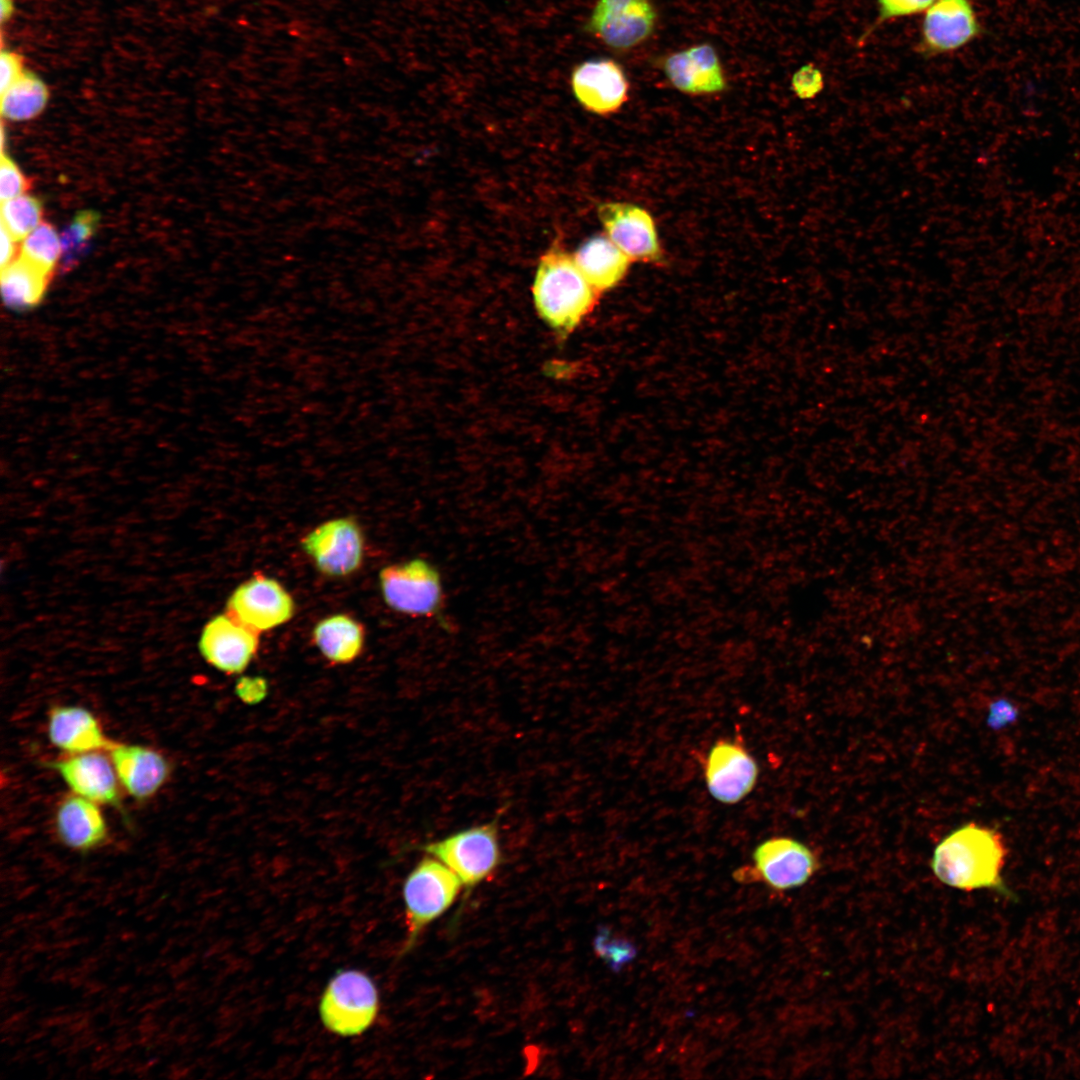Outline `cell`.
Segmentation results:
<instances>
[{
	"label": "cell",
	"mask_w": 1080,
	"mask_h": 1080,
	"mask_svg": "<svg viewBox=\"0 0 1080 1080\" xmlns=\"http://www.w3.org/2000/svg\"><path fill=\"white\" fill-rule=\"evenodd\" d=\"M54 825L59 841L73 851L95 850L108 839V826L99 804L73 793L57 805Z\"/></svg>",
	"instance_id": "obj_20"
},
{
	"label": "cell",
	"mask_w": 1080,
	"mask_h": 1080,
	"mask_svg": "<svg viewBox=\"0 0 1080 1080\" xmlns=\"http://www.w3.org/2000/svg\"><path fill=\"white\" fill-rule=\"evenodd\" d=\"M589 283L600 293L615 287L626 275L630 258L607 235H594L573 254Z\"/></svg>",
	"instance_id": "obj_21"
},
{
	"label": "cell",
	"mask_w": 1080,
	"mask_h": 1080,
	"mask_svg": "<svg viewBox=\"0 0 1080 1080\" xmlns=\"http://www.w3.org/2000/svg\"><path fill=\"white\" fill-rule=\"evenodd\" d=\"M49 93L45 83L36 75L24 74L1 93V114L10 121H26L37 117L45 108Z\"/></svg>",
	"instance_id": "obj_24"
},
{
	"label": "cell",
	"mask_w": 1080,
	"mask_h": 1080,
	"mask_svg": "<svg viewBox=\"0 0 1080 1080\" xmlns=\"http://www.w3.org/2000/svg\"><path fill=\"white\" fill-rule=\"evenodd\" d=\"M981 31L972 0H936L923 13L916 48L926 58L950 54L970 44Z\"/></svg>",
	"instance_id": "obj_10"
},
{
	"label": "cell",
	"mask_w": 1080,
	"mask_h": 1080,
	"mask_svg": "<svg viewBox=\"0 0 1080 1080\" xmlns=\"http://www.w3.org/2000/svg\"><path fill=\"white\" fill-rule=\"evenodd\" d=\"M301 547L325 576L344 577L362 565L364 537L352 518L332 519L315 527L301 540Z\"/></svg>",
	"instance_id": "obj_9"
},
{
	"label": "cell",
	"mask_w": 1080,
	"mask_h": 1080,
	"mask_svg": "<svg viewBox=\"0 0 1080 1080\" xmlns=\"http://www.w3.org/2000/svg\"><path fill=\"white\" fill-rule=\"evenodd\" d=\"M31 187L29 179L19 166L5 153H1L0 198L5 201L24 195Z\"/></svg>",
	"instance_id": "obj_29"
},
{
	"label": "cell",
	"mask_w": 1080,
	"mask_h": 1080,
	"mask_svg": "<svg viewBox=\"0 0 1080 1080\" xmlns=\"http://www.w3.org/2000/svg\"><path fill=\"white\" fill-rule=\"evenodd\" d=\"M17 242L5 227L1 225V268L6 267L14 260L18 252Z\"/></svg>",
	"instance_id": "obj_33"
},
{
	"label": "cell",
	"mask_w": 1080,
	"mask_h": 1080,
	"mask_svg": "<svg viewBox=\"0 0 1080 1080\" xmlns=\"http://www.w3.org/2000/svg\"><path fill=\"white\" fill-rule=\"evenodd\" d=\"M462 886L457 875L433 856L427 854L416 864L403 885L408 932L400 955L408 953L423 930L452 906Z\"/></svg>",
	"instance_id": "obj_4"
},
{
	"label": "cell",
	"mask_w": 1080,
	"mask_h": 1080,
	"mask_svg": "<svg viewBox=\"0 0 1080 1080\" xmlns=\"http://www.w3.org/2000/svg\"><path fill=\"white\" fill-rule=\"evenodd\" d=\"M0 7H1V20L4 21L5 19H7L10 16V14H11V12L13 10L11 0H0Z\"/></svg>",
	"instance_id": "obj_35"
},
{
	"label": "cell",
	"mask_w": 1080,
	"mask_h": 1080,
	"mask_svg": "<svg viewBox=\"0 0 1080 1080\" xmlns=\"http://www.w3.org/2000/svg\"><path fill=\"white\" fill-rule=\"evenodd\" d=\"M43 205L40 199L21 195L1 203V225L16 241L23 240L42 223Z\"/></svg>",
	"instance_id": "obj_27"
},
{
	"label": "cell",
	"mask_w": 1080,
	"mask_h": 1080,
	"mask_svg": "<svg viewBox=\"0 0 1080 1080\" xmlns=\"http://www.w3.org/2000/svg\"><path fill=\"white\" fill-rule=\"evenodd\" d=\"M657 19L650 0H597L584 30L611 50L624 52L649 39Z\"/></svg>",
	"instance_id": "obj_7"
},
{
	"label": "cell",
	"mask_w": 1080,
	"mask_h": 1080,
	"mask_svg": "<svg viewBox=\"0 0 1080 1080\" xmlns=\"http://www.w3.org/2000/svg\"><path fill=\"white\" fill-rule=\"evenodd\" d=\"M378 578L383 599L392 610L435 618L441 626H448L442 575L430 561L416 557L394 563L383 567Z\"/></svg>",
	"instance_id": "obj_3"
},
{
	"label": "cell",
	"mask_w": 1080,
	"mask_h": 1080,
	"mask_svg": "<svg viewBox=\"0 0 1080 1080\" xmlns=\"http://www.w3.org/2000/svg\"><path fill=\"white\" fill-rule=\"evenodd\" d=\"M108 752L121 787L138 801L155 796L171 775L167 757L152 747L114 743Z\"/></svg>",
	"instance_id": "obj_17"
},
{
	"label": "cell",
	"mask_w": 1080,
	"mask_h": 1080,
	"mask_svg": "<svg viewBox=\"0 0 1080 1080\" xmlns=\"http://www.w3.org/2000/svg\"><path fill=\"white\" fill-rule=\"evenodd\" d=\"M100 216L94 210L78 212L60 235L62 271L73 269L87 253L99 226Z\"/></svg>",
	"instance_id": "obj_26"
},
{
	"label": "cell",
	"mask_w": 1080,
	"mask_h": 1080,
	"mask_svg": "<svg viewBox=\"0 0 1080 1080\" xmlns=\"http://www.w3.org/2000/svg\"><path fill=\"white\" fill-rule=\"evenodd\" d=\"M595 943L598 953L613 966H619L632 957L633 951L629 944L608 940L607 935L600 934Z\"/></svg>",
	"instance_id": "obj_31"
},
{
	"label": "cell",
	"mask_w": 1080,
	"mask_h": 1080,
	"mask_svg": "<svg viewBox=\"0 0 1080 1080\" xmlns=\"http://www.w3.org/2000/svg\"><path fill=\"white\" fill-rule=\"evenodd\" d=\"M312 640L331 663L348 664L357 659L364 646L365 630L361 623L346 614H335L319 621Z\"/></svg>",
	"instance_id": "obj_22"
},
{
	"label": "cell",
	"mask_w": 1080,
	"mask_h": 1080,
	"mask_svg": "<svg viewBox=\"0 0 1080 1080\" xmlns=\"http://www.w3.org/2000/svg\"><path fill=\"white\" fill-rule=\"evenodd\" d=\"M936 0H876L877 15L870 27L863 32L859 42H864L877 28L886 22L923 14Z\"/></svg>",
	"instance_id": "obj_28"
},
{
	"label": "cell",
	"mask_w": 1080,
	"mask_h": 1080,
	"mask_svg": "<svg viewBox=\"0 0 1080 1080\" xmlns=\"http://www.w3.org/2000/svg\"><path fill=\"white\" fill-rule=\"evenodd\" d=\"M791 85L800 99H811L823 89V75L814 65L807 64L794 73Z\"/></svg>",
	"instance_id": "obj_30"
},
{
	"label": "cell",
	"mask_w": 1080,
	"mask_h": 1080,
	"mask_svg": "<svg viewBox=\"0 0 1080 1080\" xmlns=\"http://www.w3.org/2000/svg\"><path fill=\"white\" fill-rule=\"evenodd\" d=\"M19 254L22 259L53 276L61 262L60 235L51 223L42 222L23 239Z\"/></svg>",
	"instance_id": "obj_25"
},
{
	"label": "cell",
	"mask_w": 1080,
	"mask_h": 1080,
	"mask_svg": "<svg viewBox=\"0 0 1080 1080\" xmlns=\"http://www.w3.org/2000/svg\"><path fill=\"white\" fill-rule=\"evenodd\" d=\"M659 65L672 86L685 94H715L727 87L719 56L709 43L672 52Z\"/></svg>",
	"instance_id": "obj_18"
},
{
	"label": "cell",
	"mask_w": 1080,
	"mask_h": 1080,
	"mask_svg": "<svg viewBox=\"0 0 1080 1080\" xmlns=\"http://www.w3.org/2000/svg\"><path fill=\"white\" fill-rule=\"evenodd\" d=\"M103 751L67 754L49 763L73 794L99 805L121 807L120 782L110 756Z\"/></svg>",
	"instance_id": "obj_16"
},
{
	"label": "cell",
	"mask_w": 1080,
	"mask_h": 1080,
	"mask_svg": "<svg viewBox=\"0 0 1080 1080\" xmlns=\"http://www.w3.org/2000/svg\"><path fill=\"white\" fill-rule=\"evenodd\" d=\"M995 704L996 705L991 710L990 720L992 721L993 725L994 724H1000L1001 725L1003 722H1005L1003 717H1005L1006 719H1009L1012 716V712H1010V706L1005 705L1006 703L998 702V703H995Z\"/></svg>",
	"instance_id": "obj_34"
},
{
	"label": "cell",
	"mask_w": 1080,
	"mask_h": 1080,
	"mask_svg": "<svg viewBox=\"0 0 1080 1080\" xmlns=\"http://www.w3.org/2000/svg\"><path fill=\"white\" fill-rule=\"evenodd\" d=\"M420 849L457 875L466 890L465 897L495 872L502 857L494 823L465 828Z\"/></svg>",
	"instance_id": "obj_6"
},
{
	"label": "cell",
	"mask_w": 1080,
	"mask_h": 1080,
	"mask_svg": "<svg viewBox=\"0 0 1080 1080\" xmlns=\"http://www.w3.org/2000/svg\"><path fill=\"white\" fill-rule=\"evenodd\" d=\"M47 736L54 747L66 754L108 751L115 743L94 713L77 705H57L49 710Z\"/></svg>",
	"instance_id": "obj_19"
},
{
	"label": "cell",
	"mask_w": 1080,
	"mask_h": 1080,
	"mask_svg": "<svg viewBox=\"0 0 1080 1080\" xmlns=\"http://www.w3.org/2000/svg\"><path fill=\"white\" fill-rule=\"evenodd\" d=\"M24 74L21 58L14 52L2 51L0 56V90L5 92Z\"/></svg>",
	"instance_id": "obj_32"
},
{
	"label": "cell",
	"mask_w": 1080,
	"mask_h": 1080,
	"mask_svg": "<svg viewBox=\"0 0 1080 1080\" xmlns=\"http://www.w3.org/2000/svg\"><path fill=\"white\" fill-rule=\"evenodd\" d=\"M260 633L225 612L212 617L203 627L198 648L203 659L215 669L234 675L243 672L259 648Z\"/></svg>",
	"instance_id": "obj_13"
},
{
	"label": "cell",
	"mask_w": 1080,
	"mask_h": 1080,
	"mask_svg": "<svg viewBox=\"0 0 1080 1080\" xmlns=\"http://www.w3.org/2000/svg\"><path fill=\"white\" fill-rule=\"evenodd\" d=\"M226 612L261 633L288 622L294 615L295 604L277 580L255 574L231 593Z\"/></svg>",
	"instance_id": "obj_11"
},
{
	"label": "cell",
	"mask_w": 1080,
	"mask_h": 1080,
	"mask_svg": "<svg viewBox=\"0 0 1080 1080\" xmlns=\"http://www.w3.org/2000/svg\"><path fill=\"white\" fill-rule=\"evenodd\" d=\"M379 1011V994L374 981L356 969L339 970L326 985L319 1002L323 1026L342 1037L367 1031Z\"/></svg>",
	"instance_id": "obj_5"
},
{
	"label": "cell",
	"mask_w": 1080,
	"mask_h": 1080,
	"mask_svg": "<svg viewBox=\"0 0 1080 1080\" xmlns=\"http://www.w3.org/2000/svg\"><path fill=\"white\" fill-rule=\"evenodd\" d=\"M52 276L19 257L1 268V293L4 303L15 310H26L40 302Z\"/></svg>",
	"instance_id": "obj_23"
},
{
	"label": "cell",
	"mask_w": 1080,
	"mask_h": 1080,
	"mask_svg": "<svg viewBox=\"0 0 1080 1080\" xmlns=\"http://www.w3.org/2000/svg\"><path fill=\"white\" fill-rule=\"evenodd\" d=\"M759 775L755 758L736 740L720 739L709 750L704 779L710 795L723 804H736L754 789Z\"/></svg>",
	"instance_id": "obj_12"
},
{
	"label": "cell",
	"mask_w": 1080,
	"mask_h": 1080,
	"mask_svg": "<svg viewBox=\"0 0 1080 1080\" xmlns=\"http://www.w3.org/2000/svg\"><path fill=\"white\" fill-rule=\"evenodd\" d=\"M532 294L540 317L565 335L592 311L599 292L581 272L573 255L552 246L539 260Z\"/></svg>",
	"instance_id": "obj_2"
},
{
	"label": "cell",
	"mask_w": 1080,
	"mask_h": 1080,
	"mask_svg": "<svg viewBox=\"0 0 1080 1080\" xmlns=\"http://www.w3.org/2000/svg\"><path fill=\"white\" fill-rule=\"evenodd\" d=\"M570 83L577 101L598 115L616 112L628 99L626 73L610 58H591L579 63L572 70Z\"/></svg>",
	"instance_id": "obj_15"
},
{
	"label": "cell",
	"mask_w": 1080,
	"mask_h": 1080,
	"mask_svg": "<svg viewBox=\"0 0 1080 1080\" xmlns=\"http://www.w3.org/2000/svg\"><path fill=\"white\" fill-rule=\"evenodd\" d=\"M752 859L755 867L735 872L737 880L759 879L776 890H788L805 884L818 868L812 850L789 837H772L756 846Z\"/></svg>",
	"instance_id": "obj_8"
},
{
	"label": "cell",
	"mask_w": 1080,
	"mask_h": 1080,
	"mask_svg": "<svg viewBox=\"0 0 1080 1080\" xmlns=\"http://www.w3.org/2000/svg\"><path fill=\"white\" fill-rule=\"evenodd\" d=\"M1006 854L1004 840L997 830L967 823L936 846L931 868L950 887L965 891L989 889L1015 900L1001 876Z\"/></svg>",
	"instance_id": "obj_1"
},
{
	"label": "cell",
	"mask_w": 1080,
	"mask_h": 1080,
	"mask_svg": "<svg viewBox=\"0 0 1080 1080\" xmlns=\"http://www.w3.org/2000/svg\"><path fill=\"white\" fill-rule=\"evenodd\" d=\"M597 212L607 236L631 261L662 260L655 223L645 209L630 203L604 202Z\"/></svg>",
	"instance_id": "obj_14"
}]
</instances>
